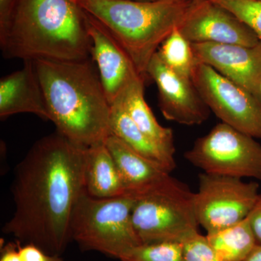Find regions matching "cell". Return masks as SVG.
I'll list each match as a JSON object with an SVG mask.
<instances>
[{
	"label": "cell",
	"instance_id": "obj_22",
	"mask_svg": "<svg viewBox=\"0 0 261 261\" xmlns=\"http://www.w3.org/2000/svg\"><path fill=\"white\" fill-rule=\"evenodd\" d=\"M183 261H221L211 248L206 236L196 232L182 243Z\"/></svg>",
	"mask_w": 261,
	"mask_h": 261
},
{
	"label": "cell",
	"instance_id": "obj_2",
	"mask_svg": "<svg viewBox=\"0 0 261 261\" xmlns=\"http://www.w3.org/2000/svg\"><path fill=\"white\" fill-rule=\"evenodd\" d=\"M34 63L56 132L84 148L106 142L112 135L111 106L92 58Z\"/></svg>",
	"mask_w": 261,
	"mask_h": 261
},
{
	"label": "cell",
	"instance_id": "obj_6",
	"mask_svg": "<svg viewBox=\"0 0 261 261\" xmlns=\"http://www.w3.org/2000/svg\"><path fill=\"white\" fill-rule=\"evenodd\" d=\"M133 193L97 198L84 191L70 219V238L85 251L120 260L141 243L132 223Z\"/></svg>",
	"mask_w": 261,
	"mask_h": 261
},
{
	"label": "cell",
	"instance_id": "obj_12",
	"mask_svg": "<svg viewBox=\"0 0 261 261\" xmlns=\"http://www.w3.org/2000/svg\"><path fill=\"white\" fill-rule=\"evenodd\" d=\"M197 63L261 97V42L252 47L214 43L192 44Z\"/></svg>",
	"mask_w": 261,
	"mask_h": 261
},
{
	"label": "cell",
	"instance_id": "obj_23",
	"mask_svg": "<svg viewBox=\"0 0 261 261\" xmlns=\"http://www.w3.org/2000/svg\"><path fill=\"white\" fill-rule=\"evenodd\" d=\"M235 14L255 32L261 42V1L241 0Z\"/></svg>",
	"mask_w": 261,
	"mask_h": 261
},
{
	"label": "cell",
	"instance_id": "obj_20",
	"mask_svg": "<svg viewBox=\"0 0 261 261\" xmlns=\"http://www.w3.org/2000/svg\"><path fill=\"white\" fill-rule=\"evenodd\" d=\"M163 63L178 74L192 79L197 64L192 43L176 28L171 33L157 51Z\"/></svg>",
	"mask_w": 261,
	"mask_h": 261
},
{
	"label": "cell",
	"instance_id": "obj_28",
	"mask_svg": "<svg viewBox=\"0 0 261 261\" xmlns=\"http://www.w3.org/2000/svg\"><path fill=\"white\" fill-rule=\"evenodd\" d=\"M245 261H261V245L257 244Z\"/></svg>",
	"mask_w": 261,
	"mask_h": 261
},
{
	"label": "cell",
	"instance_id": "obj_21",
	"mask_svg": "<svg viewBox=\"0 0 261 261\" xmlns=\"http://www.w3.org/2000/svg\"><path fill=\"white\" fill-rule=\"evenodd\" d=\"M118 261H183V245L177 243L141 245Z\"/></svg>",
	"mask_w": 261,
	"mask_h": 261
},
{
	"label": "cell",
	"instance_id": "obj_7",
	"mask_svg": "<svg viewBox=\"0 0 261 261\" xmlns=\"http://www.w3.org/2000/svg\"><path fill=\"white\" fill-rule=\"evenodd\" d=\"M185 158L203 172L261 181V145L226 123L197 139Z\"/></svg>",
	"mask_w": 261,
	"mask_h": 261
},
{
	"label": "cell",
	"instance_id": "obj_18",
	"mask_svg": "<svg viewBox=\"0 0 261 261\" xmlns=\"http://www.w3.org/2000/svg\"><path fill=\"white\" fill-rule=\"evenodd\" d=\"M111 128L112 135L141 155L162 166L170 173L176 167L174 157L141 132L118 100L111 105Z\"/></svg>",
	"mask_w": 261,
	"mask_h": 261
},
{
	"label": "cell",
	"instance_id": "obj_31",
	"mask_svg": "<svg viewBox=\"0 0 261 261\" xmlns=\"http://www.w3.org/2000/svg\"><path fill=\"white\" fill-rule=\"evenodd\" d=\"M254 1H261V0H254Z\"/></svg>",
	"mask_w": 261,
	"mask_h": 261
},
{
	"label": "cell",
	"instance_id": "obj_19",
	"mask_svg": "<svg viewBox=\"0 0 261 261\" xmlns=\"http://www.w3.org/2000/svg\"><path fill=\"white\" fill-rule=\"evenodd\" d=\"M205 236L221 261H245L257 245L249 216L238 224Z\"/></svg>",
	"mask_w": 261,
	"mask_h": 261
},
{
	"label": "cell",
	"instance_id": "obj_5",
	"mask_svg": "<svg viewBox=\"0 0 261 261\" xmlns=\"http://www.w3.org/2000/svg\"><path fill=\"white\" fill-rule=\"evenodd\" d=\"M132 193L135 197L132 223L142 245L182 244L198 232L195 192L171 173Z\"/></svg>",
	"mask_w": 261,
	"mask_h": 261
},
{
	"label": "cell",
	"instance_id": "obj_17",
	"mask_svg": "<svg viewBox=\"0 0 261 261\" xmlns=\"http://www.w3.org/2000/svg\"><path fill=\"white\" fill-rule=\"evenodd\" d=\"M84 181L87 193L97 198L118 197L128 192L105 142L86 149Z\"/></svg>",
	"mask_w": 261,
	"mask_h": 261
},
{
	"label": "cell",
	"instance_id": "obj_13",
	"mask_svg": "<svg viewBox=\"0 0 261 261\" xmlns=\"http://www.w3.org/2000/svg\"><path fill=\"white\" fill-rule=\"evenodd\" d=\"M84 18L92 41L91 57L111 106L130 81L140 74L129 57L109 31L85 11Z\"/></svg>",
	"mask_w": 261,
	"mask_h": 261
},
{
	"label": "cell",
	"instance_id": "obj_16",
	"mask_svg": "<svg viewBox=\"0 0 261 261\" xmlns=\"http://www.w3.org/2000/svg\"><path fill=\"white\" fill-rule=\"evenodd\" d=\"M105 143L112 154L128 192L147 188L171 173L141 155L115 135L109 136Z\"/></svg>",
	"mask_w": 261,
	"mask_h": 261
},
{
	"label": "cell",
	"instance_id": "obj_4",
	"mask_svg": "<svg viewBox=\"0 0 261 261\" xmlns=\"http://www.w3.org/2000/svg\"><path fill=\"white\" fill-rule=\"evenodd\" d=\"M75 1L109 31L145 80L154 55L179 27L193 3L191 0Z\"/></svg>",
	"mask_w": 261,
	"mask_h": 261
},
{
	"label": "cell",
	"instance_id": "obj_32",
	"mask_svg": "<svg viewBox=\"0 0 261 261\" xmlns=\"http://www.w3.org/2000/svg\"><path fill=\"white\" fill-rule=\"evenodd\" d=\"M260 92H261V85H260Z\"/></svg>",
	"mask_w": 261,
	"mask_h": 261
},
{
	"label": "cell",
	"instance_id": "obj_29",
	"mask_svg": "<svg viewBox=\"0 0 261 261\" xmlns=\"http://www.w3.org/2000/svg\"><path fill=\"white\" fill-rule=\"evenodd\" d=\"M135 1H140V2H158V1H162V0H135Z\"/></svg>",
	"mask_w": 261,
	"mask_h": 261
},
{
	"label": "cell",
	"instance_id": "obj_10",
	"mask_svg": "<svg viewBox=\"0 0 261 261\" xmlns=\"http://www.w3.org/2000/svg\"><path fill=\"white\" fill-rule=\"evenodd\" d=\"M178 29L192 44L214 43L252 47L260 42L248 25L211 0L192 3Z\"/></svg>",
	"mask_w": 261,
	"mask_h": 261
},
{
	"label": "cell",
	"instance_id": "obj_15",
	"mask_svg": "<svg viewBox=\"0 0 261 261\" xmlns=\"http://www.w3.org/2000/svg\"><path fill=\"white\" fill-rule=\"evenodd\" d=\"M145 79L137 75L117 98L122 107L141 132L170 155L174 157L176 148L171 128L161 126L145 98Z\"/></svg>",
	"mask_w": 261,
	"mask_h": 261
},
{
	"label": "cell",
	"instance_id": "obj_8",
	"mask_svg": "<svg viewBox=\"0 0 261 261\" xmlns=\"http://www.w3.org/2000/svg\"><path fill=\"white\" fill-rule=\"evenodd\" d=\"M195 192L196 215L207 233L219 231L247 219L256 204L259 185L243 178L202 172Z\"/></svg>",
	"mask_w": 261,
	"mask_h": 261
},
{
	"label": "cell",
	"instance_id": "obj_24",
	"mask_svg": "<svg viewBox=\"0 0 261 261\" xmlns=\"http://www.w3.org/2000/svg\"><path fill=\"white\" fill-rule=\"evenodd\" d=\"M18 250L22 261H65L61 255L47 253L32 243H19Z\"/></svg>",
	"mask_w": 261,
	"mask_h": 261
},
{
	"label": "cell",
	"instance_id": "obj_1",
	"mask_svg": "<svg viewBox=\"0 0 261 261\" xmlns=\"http://www.w3.org/2000/svg\"><path fill=\"white\" fill-rule=\"evenodd\" d=\"M86 149L58 132L33 145L17 165L12 185L15 210L3 233L47 253L65 251L77 201L85 191Z\"/></svg>",
	"mask_w": 261,
	"mask_h": 261
},
{
	"label": "cell",
	"instance_id": "obj_25",
	"mask_svg": "<svg viewBox=\"0 0 261 261\" xmlns=\"http://www.w3.org/2000/svg\"><path fill=\"white\" fill-rule=\"evenodd\" d=\"M250 224H251L252 231L256 238L257 244L261 245V194L255 207L252 209L251 214L249 215Z\"/></svg>",
	"mask_w": 261,
	"mask_h": 261
},
{
	"label": "cell",
	"instance_id": "obj_30",
	"mask_svg": "<svg viewBox=\"0 0 261 261\" xmlns=\"http://www.w3.org/2000/svg\"><path fill=\"white\" fill-rule=\"evenodd\" d=\"M192 2H193V3H197V2L202 1V0H191Z\"/></svg>",
	"mask_w": 261,
	"mask_h": 261
},
{
	"label": "cell",
	"instance_id": "obj_9",
	"mask_svg": "<svg viewBox=\"0 0 261 261\" xmlns=\"http://www.w3.org/2000/svg\"><path fill=\"white\" fill-rule=\"evenodd\" d=\"M192 80L221 122L261 140V97L204 63H197Z\"/></svg>",
	"mask_w": 261,
	"mask_h": 261
},
{
	"label": "cell",
	"instance_id": "obj_26",
	"mask_svg": "<svg viewBox=\"0 0 261 261\" xmlns=\"http://www.w3.org/2000/svg\"><path fill=\"white\" fill-rule=\"evenodd\" d=\"M19 243H9L1 245L0 261H22L18 250Z\"/></svg>",
	"mask_w": 261,
	"mask_h": 261
},
{
	"label": "cell",
	"instance_id": "obj_11",
	"mask_svg": "<svg viewBox=\"0 0 261 261\" xmlns=\"http://www.w3.org/2000/svg\"><path fill=\"white\" fill-rule=\"evenodd\" d=\"M147 74L157 85L160 109L166 119L194 126L204 123L209 118L211 110L192 79L168 68L157 53L149 63Z\"/></svg>",
	"mask_w": 261,
	"mask_h": 261
},
{
	"label": "cell",
	"instance_id": "obj_27",
	"mask_svg": "<svg viewBox=\"0 0 261 261\" xmlns=\"http://www.w3.org/2000/svg\"><path fill=\"white\" fill-rule=\"evenodd\" d=\"M18 0H0V30L9 22Z\"/></svg>",
	"mask_w": 261,
	"mask_h": 261
},
{
	"label": "cell",
	"instance_id": "obj_3",
	"mask_svg": "<svg viewBox=\"0 0 261 261\" xmlns=\"http://www.w3.org/2000/svg\"><path fill=\"white\" fill-rule=\"evenodd\" d=\"M5 58L77 61L89 59L92 41L75 0H18L0 30Z\"/></svg>",
	"mask_w": 261,
	"mask_h": 261
},
{
	"label": "cell",
	"instance_id": "obj_14",
	"mask_svg": "<svg viewBox=\"0 0 261 261\" xmlns=\"http://www.w3.org/2000/svg\"><path fill=\"white\" fill-rule=\"evenodd\" d=\"M33 113L49 121L45 98L34 61H24L23 68L0 80L2 121L18 113Z\"/></svg>",
	"mask_w": 261,
	"mask_h": 261
}]
</instances>
